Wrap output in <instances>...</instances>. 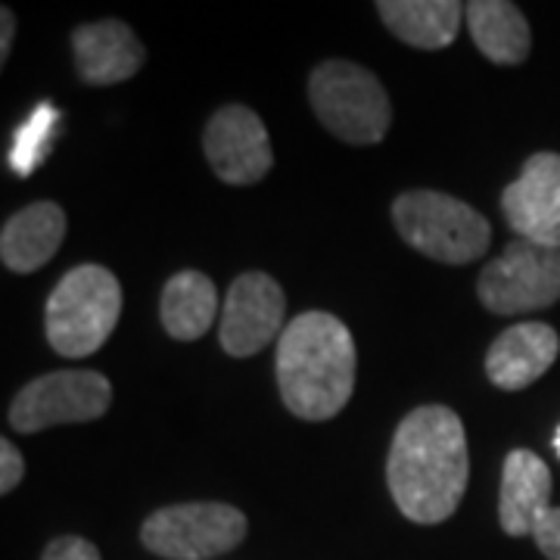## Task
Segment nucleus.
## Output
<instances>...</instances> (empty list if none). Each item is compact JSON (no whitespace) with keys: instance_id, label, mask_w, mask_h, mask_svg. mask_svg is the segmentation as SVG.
Returning a JSON list of instances; mask_svg holds the SVG:
<instances>
[{"instance_id":"f257e3e1","label":"nucleus","mask_w":560,"mask_h":560,"mask_svg":"<svg viewBox=\"0 0 560 560\" xmlns=\"http://www.w3.org/2000/svg\"><path fill=\"white\" fill-rule=\"evenodd\" d=\"M470 480L467 433L448 405H420L405 415L386 458L393 501L411 523L448 521Z\"/></svg>"},{"instance_id":"f03ea898","label":"nucleus","mask_w":560,"mask_h":560,"mask_svg":"<svg viewBox=\"0 0 560 560\" xmlns=\"http://www.w3.org/2000/svg\"><path fill=\"white\" fill-rule=\"evenodd\" d=\"M355 340L330 312H305L278 340V389L287 411L302 420L340 415L355 389Z\"/></svg>"},{"instance_id":"7ed1b4c3","label":"nucleus","mask_w":560,"mask_h":560,"mask_svg":"<svg viewBox=\"0 0 560 560\" xmlns=\"http://www.w3.org/2000/svg\"><path fill=\"white\" fill-rule=\"evenodd\" d=\"M121 315V283L103 265H79L62 275L44 308L47 342L62 359H88L113 337Z\"/></svg>"},{"instance_id":"20e7f679","label":"nucleus","mask_w":560,"mask_h":560,"mask_svg":"<svg viewBox=\"0 0 560 560\" xmlns=\"http://www.w3.org/2000/svg\"><path fill=\"white\" fill-rule=\"evenodd\" d=\"M399 237L427 259L467 265L486 256L492 224L470 202L440 190H408L393 202Z\"/></svg>"},{"instance_id":"39448f33","label":"nucleus","mask_w":560,"mask_h":560,"mask_svg":"<svg viewBox=\"0 0 560 560\" xmlns=\"http://www.w3.org/2000/svg\"><path fill=\"white\" fill-rule=\"evenodd\" d=\"M308 101L320 125L352 147L381 143L393 125V103L386 88L359 62H320L308 79Z\"/></svg>"},{"instance_id":"423d86ee","label":"nucleus","mask_w":560,"mask_h":560,"mask_svg":"<svg viewBox=\"0 0 560 560\" xmlns=\"http://www.w3.org/2000/svg\"><path fill=\"white\" fill-rule=\"evenodd\" d=\"M246 529L249 523L234 504L187 501L153 511L140 526V541L165 560H209L234 551Z\"/></svg>"},{"instance_id":"0eeeda50","label":"nucleus","mask_w":560,"mask_h":560,"mask_svg":"<svg viewBox=\"0 0 560 560\" xmlns=\"http://www.w3.org/2000/svg\"><path fill=\"white\" fill-rule=\"evenodd\" d=\"M477 296L492 315L539 312L560 300V249L514 237L482 268Z\"/></svg>"},{"instance_id":"6e6552de","label":"nucleus","mask_w":560,"mask_h":560,"mask_svg":"<svg viewBox=\"0 0 560 560\" xmlns=\"http://www.w3.org/2000/svg\"><path fill=\"white\" fill-rule=\"evenodd\" d=\"M113 405V386L97 371H54L25 383L10 405L16 433H40L60 423H88Z\"/></svg>"},{"instance_id":"1a4fd4ad","label":"nucleus","mask_w":560,"mask_h":560,"mask_svg":"<svg viewBox=\"0 0 560 560\" xmlns=\"http://www.w3.org/2000/svg\"><path fill=\"white\" fill-rule=\"evenodd\" d=\"M283 318H287V300L278 280L265 271H246L231 283L221 308V349L234 359H249L268 342L280 340Z\"/></svg>"},{"instance_id":"9d476101","label":"nucleus","mask_w":560,"mask_h":560,"mask_svg":"<svg viewBox=\"0 0 560 560\" xmlns=\"http://www.w3.org/2000/svg\"><path fill=\"white\" fill-rule=\"evenodd\" d=\"M202 150L212 172L234 187L256 184L275 165V150L265 121L241 103H228L219 113H212L202 131Z\"/></svg>"},{"instance_id":"9b49d317","label":"nucleus","mask_w":560,"mask_h":560,"mask_svg":"<svg viewBox=\"0 0 560 560\" xmlns=\"http://www.w3.org/2000/svg\"><path fill=\"white\" fill-rule=\"evenodd\" d=\"M508 228L541 246L560 249V153H533L521 178L501 194Z\"/></svg>"},{"instance_id":"f8f14e48","label":"nucleus","mask_w":560,"mask_h":560,"mask_svg":"<svg viewBox=\"0 0 560 560\" xmlns=\"http://www.w3.org/2000/svg\"><path fill=\"white\" fill-rule=\"evenodd\" d=\"M72 54H75L79 79L94 88L135 79L147 62L143 44L121 20L79 25L72 32Z\"/></svg>"},{"instance_id":"ddd939ff","label":"nucleus","mask_w":560,"mask_h":560,"mask_svg":"<svg viewBox=\"0 0 560 560\" xmlns=\"http://www.w3.org/2000/svg\"><path fill=\"white\" fill-rule=\"evenodd\" d=\"M560 337L551 324L523 320L514 324L492 342L486 355V377L492 386L517 393L539 381L541 374L558 361Z\"/></svg>"},{"instance_id":"4468645a","label":"nucleus","mask_w":560,"mask_h":560,"mask_svg":"<svg viewBox=\"0 0 560 560\" xmlns=\"http://www.w3.org/2000/svg\"><path fill=\"white\" fill-rule=\"evenodd\" d=\"M551 470L548 464L529 452V448H514L504 467H501L499 489V521L501 529L511 539L533 536L541 517L551 511Z\"/></svg>"},{"instance_id":"2eb2a0df","label":"nucleus","mask_w":560,"mask_h":560,"mask_svg":"<svg viewBox=\"0 0 560 560\" xmlns=\"http://www.w3.org/2000/svg\"><path fill=\"white\" fill-rule=\"evenodd\" d=\"M66 241V212L50 200L32 202L10 215L0 234V259L16 275H32L57 256Z\"/></svg>"},{"instance_id":"dca6fc26","label":"nucleus","mask_w":560,"mask_h":560,"mask_svg":"<svg viewBox=\"0 0 560 560\" xmlns=\"http://www.w3.org/2000/svg\"><path fill=\"white\" fill-rule=\"evenodd\" d=\"M470 38L482 57L495 66H521L529 57L533 32L517 3L508 0H474L464 7Z\"/></svg>"},{"instance_id":"f3484780","label":"nucleus","mask_w":560,"mask_h":560,"mask_svg":"<svg viewBox=\"0 0 560 560\" xmlns=\"http://www.w3.org/2000/svg\"><path fill=\"white\" fill-rule=\"evenodd\" d=\"M377 13L401 44L442 50L458 35L464 7L455 0H381Z\"/></svg>"},{"instance_id":"a211bd4d","label":"nucleus","mask_w":560,"mask_h":560,"mask_svg":"<svg viewBox=\"0 0 560 560\" xmlns=\"http://www.w3.org/2000/svg\"><path fill=\"white\" fill-rule=\"evenodd\" d=\"M160 318L172 340L194 342L219 318V290L202 271H178L162 287Z\"/></svg>"},{"instance_id":"6ab92c4d","label":"nucleus","mask_w":560,"mask_h":560,"mask_svg":"<svg viewBox=\"0 0 560 560\" xmlns=\"http://www.w3.org/2000/svg\"><path fill=\"white\" fill-rule=\"evenodd\" d=\"M60 109L54 103H40V106H35V113L16 128V138L10 147V165L16 175L28 178L40 162L47 160V153L57 140V131H60Z\"/></svg>"},{"instance_id":"aec40b11","label":"nucleus","mask_w":560,"mask_h":560,"mask_svg":"<svg viewBox=\"0 0 560 560\" xmlns=\"http://www.w3.org/2000/svg\"><path fill=\"white\" fill-rule=\"evenodd\" d=\"M40 560H103L97 545L81 536H60L44 548V558Z\"/></svg>"},{"instance_id":"412c9836","label":"nucleus","mask_w":560,"mask_h":560,"mask_svg":"<svg viewBox=\"0 0 560 560\" xmlns=\"http://www.w3.org/2000/svg\"><path fill=\"white\" fill-rule=\"evenodd\" d=\"M25 477V460L13 440H0V492L10 495Z\"/></svg>"},{"instance_id":"4be33fe9","label":"nucleus","mask_w":560,"mask_h":560,"mask_svg":"<svg viewBox=\"0 0 560 560\" xmlns=\"http://www.w3.org/2000/svg\"><path fill=\"white\" fill-rule=\"evenodd\" d=\"M533 539L548 560H560V508H551L536 526Z\"/></svg>"},{"instance_id":"5701e85b","label":"nucleus","mask_w":560,"mask_h":560,"mask_svg":"<svg viewBox=\"0 0 560 560\" xmlns=\"http://www.w3.org/2000/svg\"><path fill=\"white\" fill-rule=\"evenodd\" d=\"M13 35H16V16L10 7L0 10V62L10 60V50H13Z\"/></svg>"},{"instance_id":"b1692460","label":"nucleus","mask_w":560,"mask_h":560,"mask_svg":"<svg viewBox=\"0 0 560 560\" xmlns=\"http://www.w3.org/2000/svg\"><path fill=\"white\" fill-rule=\"evenodd\" d=\"M555 452L560 455V427H558V433H555Z\"/></svg>"}]
</instances>
